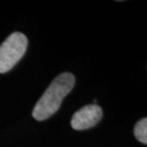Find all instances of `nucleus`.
Returning a JSON list of instances; mask_svg holds the SVG:
<instances>
[{
  "mask_svg": "<svg viewBox=\"0 0 147 147\" xmlns=\"http://www.w3.org/2000/svg\"><path fill=\"white\" fill-rule=\"evenodd\" d=\"M76 79L71 73H63L57 76L47 88L33 110V117L44 120L59 109L63 98L75 86Z\"/></svg>",
  "mask_w": 147,
  "mask_h": 147,
  "instance_id": "nucleus-1",
  "label": "nucleus"
},
{
  "mask_svg": "<svg viewBox=\"0 0 147 147\" xmlns=\"http://www.w3.org/2000/svg\"><path fill=\"white\" fill-rule=\"evenodd\" d=\"M102 117V109L96 104L84 106L74 114L71 120L75 130H85L95 126Z\"/></svg>",
  "mask_w": 147,
  "mask_h": 147,
  "instance_id": "nucleus-3",
  "label": "nucleus"
},
{
  "mask_svg": "<svg viewBox=\"0 0 147 147\" xmlns=\"http://www.w3.org/2000/svg\"><path fill=\"white\" fill-rule=\"evenodd\" d=\"M134 135L143 144L147 143V119L143 117L135 125Z\"/></svg>",
  "mask_w": 147,
  "mask_h": 147,
  "instance_id": "nucleus-4",
  "label": "nucleus"
},
{
  "mask_svg": "<svg viewBox=\"0 0 147 147\" xmlns=\"http://www.w3.org/2000/svg\"><path fill=\"white\" fill-rule=\"evenodd\" d=\"M28 39L21 33H13L0 46V73L9 72L24 55Z\"/></svg>",
  "mask_w": 147,
  "mask_h": 147,
  "instance_id": "nucleus-2",
  "label": "nucleus"
}]
</instances>
